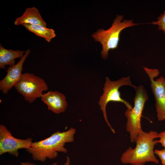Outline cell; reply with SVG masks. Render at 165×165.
Wrapping results in <instances>:
<instances>
[{
	"label": "cell",
	"mask_w": 165,
	"mask_h": 165,
	"mask_svg": "<svg viewBox=\"0 0 165 165\" xmlns=\"http://www.w3.org/2000/svg\"><path fill=\"white\" fill-rule=\"evenodd\" d=\"M75 133V129L72 127L65 131H56L44 139L33 142L31 146L26 151L35 161L44 162L47 159H54L57 156L58 152H68L65 144L74 141Z\"/></svg>",
	"instance_id": "1"
},
{
	"label": "cell",
	"mask_w": 165,
	"mask_h": 165,
	"mask_svg": "<svg viewBox=\"0 0 165 165\" xmlns=\"http://www.w3.org/2000/svg\"><path fill=\"white\" fill-rule=\"evenodd\" d=\"M159 134L156 131L148 132L142 131L136 137L134 142L136 145L134 148L130 147L124 152L120 157L123 164L131 165H144L146 162L159 163L154 154V146L157 143Z\"/></svg>",
	"instance_id": "2"
},
{
	"label": "cell",
	"mask_w": 165,
	"mask_h": 165,
	"mask_svg": "<svg viewBox=\"0 0 165 165\" xmlns=\"http://www.w3.org/2000/svg\"><path fill=\"white\" fill-rule=\"evenodd\" d=\"M123 15H117L109 28L106 30L99 29L92 35L95 41L101 44L102 49L101 55L104 59L108 58L110 50H114L117 48L120 40V34L123 30L140 24L134 23L132 20H123Z\"/></svg>",
	"instance_id": "3"
},
{
	"label": "cell",
	"mask_w": 165,
	"mask_h": 165,
	"mask_svg": "<svg viewBox=\"0 0 165 165\" xmlns=\"http://www.w3.org/2000/svg\"><path fill=\"white\" fill-rule=\"evenodd\" d=\"M134 89L136 94L134 106L130 109H127L124 113L127 119L126 130L130 134L132 142L134 141L137 136L143 131L141 119L145 103L149 98L147 91L142 85L137 86Z\"/></svg>",
	"instance_id": "4"
},
{
	"label": "cell",
	"mask_w": 165,
	"mask_h": 165,
	"mask_svg": "<svg viewBox=\"0 0 165 165\" xmlns=\"http://www.w3.org/2000/svg\"><path fill=\"white\" fill-rule=\"evenodd\" d=\"M125 85L130 86L134 89L136 87L132 84L130 77L129 76L123 77L114 81H112L108 77H106L105 82L103 89V93L100 97L99 101L98 102L100 109L102 112L104 119L112 131L114 133H115V131L111 126L108 119L106 107L109 102L113 101L123 103L127 109H130L132 108L129 103L121 97L120 93L119 91V88L120 87Z\"/></svg>",
	"instance_id": "5"
},
{
	"label": "cell",
	"mask_w": 165,
	"mask_h": 165,
	"mask_svg": "<svg viewBox=\"0 0 165 165\" xmlns=\"http://www.w3.org/2000/svg\"><path fill=\"white\" fill-rule=\"evenodd\" d=\"M14 87L25 100L30 103L41 97L43 92L48 89V85L43 79L28 73H23L20 79Z\"/></svg>",
	"instance_id": "6"
},
{
	"label": "cell",
	"mask_w": 165,
	"mask_h": 165,
	"mask_svg": "<svg viewBox=\"0 0 165 165\" xmlns=\"http://www.w3.org/2000/svg\"><path fill=\"white\" fill-rule=\"evenodd\" d=\"M143 68L148 76L150 82L151 90L154 97L155 107L158 119L159 121L165 120V79L158 76L160 72L157 69H150L145 67Z\"/></svg>",
	"instance_id": "7"
},
{
	"label": "cell",
	"mask_w": 165,
	"mask_h": 165,
	"mask_svg": "<svg viewBox=\"0 0 165 165\" xmlns=\"http://www.w3.org/2000/svg\"><path fill=\"white\" fill-rule=\"evenodd\" d=\"M32 140L31 138L24 139L15 138L6 126L0 125V155L7 153L18 157L19 150L29 148L32 145Z\"/></svg>",
	"instance_id": "8"
},
{
	"label": "cell",
	"mask_w": 165,
	"mask_h": 165,
	"mask_svg": "<svg viewBox=\"0 0 165 165\" xmlns=\"http://www.w3.org/2000/svg\"><path fill=\"white\" fill-rule=\"evenodd\" d=\"M31 52L30 49L27 50L24 55L16 64L8 68L6 75L0 81V90L2 91L3 94H7L20 80L23 74V64Z\"/></svg>",
	"instance_id": "9"
},
{
	"label": "cell",
	"mask_w": 165,
	"mask_h": 165,
	"mask_svg": "<svg viewBox=\"0 0 165 165\" xmlns=\"http://www.w3.org/2000/svg\"><path fill=\"white\" fill-rule=\"evenodd\" d=\"M42 101L47 106L48 109L56 114L64 112L68 105L65 96L58 91H50L43 94Z\"/></svg>",
	"instance_id": "10"
},
{
	"label": "cell",
	"mask_w": 165,
	"mask_h": 165,
	"mask_svg": "<svg viewBox=\"0 0 165 165\" xmlns=\"http://www.w3.org/2000/svg\"><path fill=\"white\" fill-rule=\"evenodd\" d=\"M14 24L16 25L24 24L46 25L38 9L34 7L27 8L23 15L16 19Z\"/></svg>",
	"instance_id": "11"
},
{
	"label": "cell",
	"mask_w": 165,
	"mask_h": 165,
	"mask_svg": "<svg viewBox=\"0 0 165 165\" xmlns=\"http://www.w3.org/2000/svg\"><path fill=\"white\" fill-rule=\"evenodd\" d=\"M24 51L8 50L0 44V68H5L6 66H11L15 64V59L21 58L24 55Z\"/></svg>",
	"instance_id": "12"
},
{
	"label": "cell",
	"mask_w": 165,
	"mask_h": 165,
	"mask_svg": "<svg viewBox=\"0 0 165 165\" xmlns=\"http://www.w3.org/2000/svg\"><path fill=\"white\" fill-rule=\"evenodd\" d=\"M24 27L28 31L34 33L37 36L42 37L48 42L56 36L54 30L41 25L24 24Z\"/></svg>",
	"instance_id": "13"
},
{
	"label": "cell",
	"mask_w": 165,
	"mask_h": 165,
	"mask_svg": "<svg viewBox=\"0 0 165 165\" xmlns=\"http://www.w3.org/2000/svg\"><path fill=\"white\" fill-rule=\"evenodd\" d=\"M151 24L157 25L158 30L163 31L165 35V9L157 18V21H152Z\"/></svg>",
	"instance_id": "14"
},
{
	"label": "cell",
	"mask_w": 165,
	"mask_h": 165,
	"mask_svg": "<svg viewBox=\"0 0 165 165\" xmlns=\"http://www.w3.org/2000/svg\"><path fill=\"white\" fill-rule=\"evenodd\" d=\"M154 153L157 155L161 160L163 165H165V149H155Z\"/></svg>",
	"instance_id": "15"
},
{
	"label": "cell",
	"mask_w": 165,
	"mask_h": 165,
	"mask_svg": "<svg viewBox=\"0 0 165 165\" xmlns=\"http://www.w3.org/2000/svg\"><path fill=\"white\" fill-rule=\"evenodd\" d=\"M159 138L160 140L157 141V142L160 143L165 149V131L159 134Z\"/></svg>",
	"instance_id": "16"
},
{
	"label": "cell",
	"mask_w": 165,
	"mask_h": 165,
	"mask_svg": "<svg viewBox=\"0 0 165 165\" xmlns=\"http://www.w3.org/2000/svg\"><path fill=\"white\" fill-rule=\"evenodd\" d=\"M21 165H36L35 164L29 162H21L20 163ZM57 163H54L50 165H57Z\"/></svg>",
	"instance_id": "17"
},
{
	"label": "cell",
	"mask_w": 165,
	"mask_h": 165,
	"mask_svg": "<svg viewBox=\"0 0 165 165\" xmlns=\"http://www.w3.org/2000/svg\"><path fill=\"white\" fill-rule=\"evenodd\" d=\"M63 165H70V159L69 156H67L65 162Z\"/></svg>",
	"instance_id": "18"
},
{
	"label": "cell",
	"mask_w": 165,
	"mask_h": 165,
	"mask_svg": "<svg viewBox=\"0 0 165 165\" xmlns=\"http://www.w3.org/2000/svg\"><path fill=\"white\" fill-rule=\"evenodd\" d=\"M21 165V164H20V165Z\"/></svg>",
	"instance_id": "19"
},
{
	"label": "cell",
	"mask_w": 165,
	"mask_h": 165,
	"mask_svg": "<svg viewBox=\"0 0 165 165\" xmlns=\"http://www.w3.org/2000/svg\"></svg>",
	"instance_id": "20"
}]
</instances>
